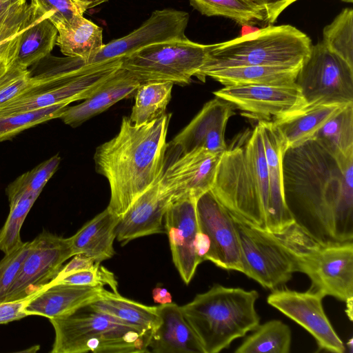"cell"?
I'll return each instance as SVG.
<instances>
[{
	"label": "cell",
	"mask_w": 353,
	"mask_h": 353,
	"mask_svg": "<svg viewBox=\"0 0 353 353\" xmlns=\"http://www.w3.org/2000/svg\"><path fill=\"white\" fill-rule=\"evenodd\" d=\"M122 58L86 65L78 57L48 55L32 65L35 83L0 108V117L83 100L90 97L121 66Z\"/></svg>",
	"instance_id": "obj_4"
},
{
	"label": "cell",
	"mask_w": 353,
	"mask_h": 353,
	"mask_svg": "<svg viewBox=\"0 0 353 353\" xmlns=\"http://www.w3.org/2000/svg\"><path fill=\"white\" fill-rule=\"evenodd\" d=\"M72 257L66 265H63L57 275L52 281L59 280L66 275L79 271L93 268L101 263L83 254H77Z\"/></svg>",
	"instance_id": "obj_45"
},
{
	"label": "cell",
	"mask_w": 353,
	"mask_h": 353,
	"mask_svg": "<svg viewBox=\"0 0 353 353\" xmlns=\"http://www.w3.org/2000/svg\"><path fill=\"white\" fill-rule=\"evenodd\" d=\"M295 83L307 106L353 103V67L321 41L312 45L299 68Z\"/></svg>",
	"instance_id": "obj_10"
},
{
	"label": "cell",
	"mask_w": 353,
	"mask_h": 353,
	"mask_svg": "<svg viewBox=\"0 0 353 353\" xmlns=\"http://www.w3.org/2000/svg\"><path fill=\"white\" fill-rule=\"evenodd\" d=\"M312 42L291 25H267L231 40L210 44L205 61L196 77L205 72L243 65L301 67Z\"/></svg>",
	"instance_id": "obj_6"
},
{
	"label": "cell",
	"mask_w": 353,
	"mask_h": 353,
	"mask_svg": "<svg viewBox=\"0 0 353 353\" xmlns=\"http://www.w3.org/2000/svg\"><path fill=\"white\" fill-rule=\"evenodd\" d=\"M60 161V157L56 154L20 175L6 189L8 200L23 192L40 194L47 182L57 171Z\"/></svg>",
	"instance_id": "obj_40"
},
{
	"label": "cell",
	"mask_w": 353,
	"mask_h": 353,
	"mask_svg": "<svg viewBox=\"0 0 353 353\" xmlns=\"http://www.w3.org/2000/svg\"><path fill=\"white\" fill-rule=\"evenodd\" d=\"M283 185L294 223L323 243L353 241V154H336L312 139L288 148Z\"/></svg>",
	"instance_id": "obj_1"
},
{
	"label": "cell",
	"mask_w": 353,
	"mask_h": 353,
	"mask_svg": "<svg viewBox=\"0 0 353 353\" xmlns=\"http://www.w3.org/2000/svg\"><path fill=\"white\" fill-rule=\"evenodd\" d=\"M234 109L231 103L215 97L171 141V146L179 150L180 154L199 148L223 153L227 148L225 128Z\"/></svg>",
	"instance_id": "obj_18"
},
{
	"label": "cell",
	"mask_w": 353,
	"mask_h": 353,
	"mask_svg": "<svg viewBox=\"0 0 353 353\" xmlns=\"http://www.w3.org/2000/svg\"><path fill=\"white\" fill-rule=\"evenodd\" d=\"M314 139L336 154H353V103L327 121Z\"/></svg>",
	"instance_id": "obj_34"
},
{
	"label": "cell",
	"mask_w": 353,
	"mask_h": 353,
	"mask_svg": "<svg viewBox=\"0 0 353 353\" xmlns=\"http://www.w3.org/2000/svg\"><path fill=\"white\" fill-rule=\"evenodd\" d=\"M35 83L29 69L0 59V108Z\"/></svg>",
	"instance_id": "obj_41"
},
{
	"label": "cell",
	"mask_w": 353,
	"mask_h": 353,
	"mask_svg": "<svg viewBox=\"0 0 353 353\" xmlns=\"http://www.w3.org/2000/svg\"><path fill=\"white\" fill-rule=\"evenodd\" d=\"M40 194L23 192L10 200L8 216L0 230V251L8 254L21 245V229L30 209Z\"/></svg>",
	"instance_id": "obj_35"
},
{
	"label": "cell",
	"mask_w": 353,
	"mask_h": 353,
	"mask_svg": "<svg viewBox=\"0 0 353 353\" xmlns=\"http://www.w3.org/2000/svg\"><path fill=\"white\" fill-rule=\"evenodd\" d=\"M345 303H346V309H347L346 310V313H347V315L350 318V320L352 321V308H353L352 303H353V299L347 300V301H345Z\"/></svg>",
	"instance_id": "obj_48"
},
{
	"label": "cell",
	"mask_w": 353,
	"mask_h": 353,
	"mask_svg": "<svg viewBox=\"0 0 353 353\" xmlns=\"http://www.w3.org/2000/svg\"><path fill=\"white\" fill-rule=\"evenodd\" d=\"M49 321L54 331L51 353L150 352L151 332L99 312L89 304Z\"/></svg>",
	"instance_id": "obj_8"
},
{
	"label": "cell",
	"mask_w": 353,
	"mask_h": 353,
	"mask_svg": "<svg viewBox=\"0 0 353 353\" xmlns=\"http://www.w3.org/2000/svg\"><path fill=\"white\" fill-rule=\"evenodd\" d=\"M104 290L103 286L61 283L47 285L31 299L25 312L28 316H42L48 319L67 316L97 299Z\"/></svg>",
	"instance_id": "obj_24"
},
{
	"label": "cell",
	"mask_w": 353,
	"mask_h": 353,
	"mask_svg": "<svg viewBox=\"0 0 353 353\" xmlns=\"http://www.w3.org/2000/svg\"><path fill=\"white\" fill-rule=\"evenodd\" d=\"M73 256L70 237L41 232L31 241L30 252L4 301L37 294L54 279L63 264Z\"/></svg>",
	"instance_id": "obj_12"
},
{
	"label": "cell",
	"mask_w": 353,
	"mask_h": 353,
	"mask_svg": "<svg viewBox=\"0 0 353 353\" xmlns=\"http://www.w3.org/2000/svg\"><path fill=\"white\" fill-rule=\"evenodd\" d=\"M196 199L191 196L172 197L164 217L172 261L183 281L189 284L198 265L194 243L199 231Z\"/></svg>",
	"instance_id": "obj_17"
},
{
	"label": "cell",
	"mask_w": 353,
	"mask_h": 353,
	"mask_svg": "<svg viewBox=\"0 0 353 353\" xmlns=\"http://www.w3.org/2000/svg\"><path fill=\"white\" fill-rule=\"evenodd\" d=\"M272 234L291 256L296 272L310 278V290L344 302L353 299V241L323 243L295 223Z\"/></svg>",
	"instance_id": "obj_7"
},
{
	"label": "cell",
	"mask_w": 353,
	"mask_h": 353,
	"mask_svg": "<svg viewBox=\"0 0 353 353\" xmlns=\"http://www.w3.org/2000/svg\"><path fill=\"white\" fill-rule=\"evenodd\" d=\"M94 310L145 332H152L159 321L157 306H148L104 290L89 303Z\"/></svg>",
	"instance_id": "obj_30"
},
{
	"label": "cell",
	"mask_w": 353,
	"mask_h": 353,
	"mask_svg": "<svg viewBox=\"0 0 353 353\" xmlns=\"http://www.w3.org/2000/svg\"><path fill=\"white\" fill-rule=\"evenodd\" d=\"M152 298L155 303L165 305L172 302L170 293L165 288L157 287L152 290Z\"/></svg>",
	"instance_id": "obj_47"
},
{
	"label": "cell",
	"mask_w": 353,
	"mask_h": 353,
	"mask_svg": "<svg viewBox=\"0 0 353 353\" xmlns=\"http://www.w3.org/2000/svg\"><path fill=\"white\" fill-rule=\"evenodd\" d=\"M58 30L48 14L30 3L15 38V47L7 63L28 69L48 55L56 45Z\"/></svg>",
	"instance_id": "obj_22"
},
{
	"label": "cell",
	"mask_w": 353,
	"mask_h": 353,
	"mask_svg": "<svg viewBox=\"0 0 353 353\" xmlns=\"http://www.w3.org/2000/svg\"><path fill=\"white\" fill-rule=\"evenodd\" d=\"M141 82L129 71L120 68L84 101L68 107L59 117L65 124L76 127L130 96Z\"/></svg>",
	"instance_id": "obj_25"
},
{
	"label": "cell",
	"mask_w": 353,
	"mask_h": 353,
	"mask_svg": "<svg viewBox=\"0 0 353 353\" xmlns=\"http://www.w3.org/2000/svg\"><path fill=\"white\" fill-rule=\"evenodd\" d=\"M210 190L233 217L268 231L270 183L258 124L237 134L227 145Z\"/></svg>",
	"instance_id": "obj_3"
},
{
	"label": "cell",
	"mask_w": 353,
	"mask_h": 353,
	"mask_svg": "<svg viewBox=\"0 0 353 353\" xmlns=\"http://www.w3.org/2000/svg\"><path fill=\"white\" fill-rule=\"evenodd\" d=\"M321 42L353 67V10L343 8L323 30Z\"/></svg>",
	"instance_id": "obj_36"
},
{
	"label": "cell",
	"mask_w": 353,
	"mask_h": 353,
	"mask_svg": "<svg viewBox=\"0 0 353 353\" xmlns=\"http://www.w3.org/2000/svg\"><path fill=\"white\" fill-rule=\"evenodd\" d=\"M300 67L243 65L214 70L203 74L224 86L239 85H289L295 83Z\"/></svg>",
	"instance_id": "obj_27"
},
{
	"label": "cell",
	"mask_w": 353,
	"mask_h": 353,
	"mask_svg": "<svg viewBox=\"0 0 353 353\" xmlns=\"http://www.w3.org/2000/svg\"><path fill=\"white\" fill-rule=\"evenodd\" d=\"M325 296L310 290L298 292L276 288L267 302L307 330L315 339L319 350L343 353L345 347L327 318L322 301Z\"/></svg>",
	"instance_id": "obj_14"
},
{
	"label": "cell",
	"mask_w": 353,
	"mask_h": 353,
	"mask_svg": "<svg viewBox=\"0 0 353 353\" xmlns=\"http://www.w3.org/2000/svg\"><path fill=\"white\" fill-rule=\"evenodd\" d=\"M171 115L139 125L124 117L118 134L96 148V171L109 183L107 208L114 214L123 215L163 174Z\"/></svg>",
	"instance_id": "obj_2"
},
{
	"label": "cell",
	"mask_w": 353,
	"mask_h": 353,
	"mask_svg": "<svg viewBox=\"0 0 353 353\" xmlns=\"http://www.w3.org/2000/svg\"><path fill=\"white\" fill-rule=\"evenodd\" d=\"M108 0H30L37 10L48 14L57 29L72 23L77 17Z\"/></svg>",
	"instance_id": "obj_39"
},
{
	"label": "cell",
	"mask_w": 353,
	"mask_h": 353,
	"mask_svg": "<svg viewBox=\"0 0 353 353\" xmlns=\"http://www.w3.org/2000/svg\"><path fill=\"white\" fill-rule=\"evenodd\" d=\"M36 295L17 300L1 302L0 325L18 321L28 316L25 308L31 299Z\"/></svg>",
	"instance_id": "obj_44"
},
{
	"label": "cell",
	"mask_w": 353,
	"mask_h": 353,
	"mask_svg": "<svg viewBox=\"0 0 353 353\" xmlns=\"http://www.w3.org/2000/svg\"><path fill=\"white\" fill-rule=\"evenodd\" d=\"M119 220L106 208L88 221L70 237L74 255L83 254L98 263L112 258Z\"/></svg>",
	"instance_id": "obj_26"
},
{
	"label": "cell",
	"mask_w": 353,
	"mask_h": 353,
	"mask_svg": "<svg viewBox=\"0 0 353 353\" xmlns=\"http://www.w3.org/2000/svg\"><path fill=\"white\" fill-rule=\"evenodd\" d=\"M30 248L31 241L23 242L0 261V303L4 301Z\"/></svg>",
	"instance_id": "obj_43"
},
{
	"label": "cell",
	"mask_w": 353,
	"mask_h": 353,
	"mask_svg": "<svg viewBox=\"0 0 353 353\" xmlns=\"http://www.w3.org/2000/svg\"><path fill=\"white\" fill-rule=\"evenodd\" d=\"M29 6L27 0H0V59L9 61Z\"/></svg>",
	"instance_id": "obj_38"
},
{
	"label": "cell",
	"mask_w": 353,
	"mask_h": 353,
	"mask_svg": "<svg viewBox=\"0 0 353 353\" xmlns=\"http://www.w3.org/2000/svg\"><path fill=\"white\" fill-rule=\"evenodd\" d=\"M157 310L159 321L150 334L148 344L150 352L203 353L181 306L172 302L157 306Z\"/></svg>",
	"instance_id": "obj_23"
},
{
	"label": "cell",
	"mask_w": 353,
	"mask_h": 353,
	"mask_svg": "<svg viewBox=\"0 0 353 353\" xmlns=\"http://www.w3.org/2000/svg\"><path fill=\"white\" fill-rule=\"evenodd\" d=\"M210 48V44L188 38L158 43L122 58L121 68L141 83L159 81L188 84L204 64Z\"/></svg>",
	"instance_id": "obj_9"
},
{
	"label": "cell",
	"mask_w": 353,
	"mask_h": 353,
	"mask_svg": "<svg viewBox=\"0 0 353 353\" xmlns=\"http://www.w3.org/2000/svg\"><path fill=\"white\" fill-rule=\"evenodd\" d=\"M348 104L319 103L306 106L294 114L274 123L284 136L288 148H293L314 139L318 130Z\"/></svg>",
	"instance_id": "obj_28"
},
{
	"label": "cell",
	"mask_w": 353,
	"mask_h": 353,
	"mask_svg": "<svg viewBox=\"0 0 353 353\" xmlns=\"http://www.w3.org/2000/svg\"><path fill=\"white\" fill-rule=\"evenodd\" d=\"M59 283L87 286L108 285L113 292L119 293L118 283L114 274L101 265V263L93 268L66 275L57 281H51L48 285Z\"/></svg>",
	"instance_id": "obj_42"
},
{
	"label": "cell",
	"mask_w": 353,
	"mask_h": 353,
	"mask_svg": "<svg viewBox=\"0 0 353 353\" xmlns=\"http://www.w3.org/2000/svg\"><path fill=\"white\" fill-rule=\"evenodd\" d=\"M268 172L270 212L268 231L279 233L294 223L286 205L283 185V159L288 149L286 140L272 121H259Z\"/></svg>",
	"instance_id": "obj_21"
},
{
	"label": "cell",
	"mask_w": 353,
	"mask_h": 353,
	"mask_svg": "<svg viewBox=\"0 0 353 353\" xmlns=\"http://www.w3.org/2000/svg\"><path fill=\"white\" fill-rule=\"evenodd\" d=\"M188 12L172 8L154 11L143 24L128 34L112 40L85 63L94 65L123 58L145 47L158 43L186 39Z\"/></svg>",
	"instance_id": "obj_16"
},
{
	"label": "cell",
	"mask_w": 353,
	"mask_h": 353,
	"mask_svg": "<svg viewBox=\"0 0 353 353\" xmlns=\"http://www.w3.org/2000/svg\"><path fill=\"white\" fill-rule=\"evenodd\" d=\"M199 230L210 241L205 261L228 270L243 272L241 252L235 222L210 190L196 201Z\"/></svg>",
	"instance_id": "obj_15"
},
{
	"label": "cell",
	"mask_w": 353,
	"mask_h": 353,
	"mask_svg": "<svg viewBox=\"0 0 353 353\" xmlns=\"http://www.w3.org/2000/svg\"><path fill=\"white\" fill-rule=\"evenodd\" d=\"M162 175L119 217L116 239L122 245L139 237L165 233V214L173 196L163 185Z\"/></svg>",
	"instance_id": "obj_19"
},
{
	"label": "cell",
	"mask_w": 353,
	"mask_h": 353,
	"mask_svg": "<svg viewBox=\"0 0 353 353\" xmlns=\"http://www.w3.org/2000/svg\"><path fill=\"white\" fill-rule=\"evenodd\" d=\"M233 218L241 247L242 273L263 288L272 290L288 282L296 268L274 235Z\"/></svg>",
	"instance_id": "obj_11"
},
{
	"label": "cell",
	"mask_w": 353,
	"mask_h": 353,
	"mask_svg": "<svg viewBox=\"0 0 353 353\" xmlns=\"http://www.w3.org/2000/svg\"><path fill=\"white\" fill-rule=\"evenodd\" d=\"M341 1L343 2H345V3H352L353 2V0H341Z\"/></svg>",
	"instance_id": "obj_49"
},
{
	"label": "cell",
	"mask_w": 353,
	"mask_h": 353,
	"mask_svg": "<svg viewBox=\"0 0 353 353\" xmlns=\"http://www.w3.org/2000/svg\"><path fill=\"white\" fill-rule=\"evenodd\" d=\"M213 94L244 112V115L258 121H280L307 106L301 90L295 83L289 85H228Z\"/></svg>",
	"instance_id": "obj_13"
},
{
	"label": "cell",
	"mask_w": 353,
	"mask_h": 353,
	"mask_svg": "<svg viewBox=\"0 0 353 353\" xmlns=\"http://www.w3.org/2000/svg\"><path fill=\"white\" fill-rule=\"evenodd\" d=\"M263 9L265 13L266 25H272L279 15L297 0H252Z\"/></svg>",
	"instance_id": "obj_46"
},
{
	"label": "cell",
	"mask_w": 353,
	"mask_h": 353,
	"mask_svg": "<svg viewBox=\"0 0 353 353\" xmlns=\"http://www.w3.org/2000/svg\"><path fill=\"white\" fill-rule=\"evenodd\" d=\"M56 44L65 57H78L85 64L103 46V29L83 16L57 28Z\"/></svg>",
	"instance_id": "obj_29"
},
{
	"label": "cell",
	"mask_w": 353,
	"mask_h": 353,
	"mask_svg": "<svg viewBox=\"0 0 353 353\" xmlns=\"http://www.w3.org/2000/svg\"><path fill=\"white\" fill-rule=\"evenodd\" d=\"M222 154L199 148L180 154L165 168L162 182L173 197L197 199L211 189Z\"/></svg>",
	"instance_id": "obj_20"
},
{
	"label": "cell",
	"mask_w": 353,
	"mask_h": 353,
	"mask_svg": "<svg viewBox=\"0 0 353 353\" xmlns=\"http://www.w3.org/2000/svg\"><path fill=\"white\" fill-rule=\"evenodd\" d=\"M235 350L236 353H288L292 343L290 327L279 320L259 326Z\"/></svg>",
	"instance_id": "obj_33"
},
{
	"label": "cell",
	"mask_w": 353,
	"mask_h": 353,
	"mask_svg": "<svg viewBox=\"0 0 353 353\" xmlns=\"http://www.w3.org/2000/svg\"><path fill=\"white\" fill-rule=\"evenodd\" d=\"M68 104L19 112L0 117V142L11 139L21 132L43 122L59 118Z\"/></svg>",
	"instance_id": "obj_37"
},
{
	"label": "cell",
	"mask_w": 353,
	"mask_h": 353,
	"mask_svg": "<svg viewBox=\"0 0 353 353\" xmlns=\"http://www.w3.org/2000/svg\"><path fill=\"white\" fill-rule=\"evenodd\" d=\"M173 85L159 81L141 83L135 90V101L129 117L131 123L139 125L165 114Z\"/></svg>",
	"instance_id": "obj_31"
},
{
	"label": "cell",
	"mask_w": 353,
	"mask_h": 353,
	"mask_svg": "<svg viewBox=\"0 0 353 353\" xmlns=\"http://www.w3.org/2000/svg\"><path fill=\"white\" fill-rule=\"evenodd\" d=\"M189 1L194 8L208 17H223L241 26H267L265 11L252 0H189Z\"/></svg>",
	"instance_id": "obj_32"
},
{
	"label": "cell",
	"mask_w": 353,
	"mask_h": 353,
	"mask_svg": "<svg viewBox=\"0 0 353 353\" xmlns=\"http://www.w3.org/2000/svg\"><path fill=\"white\" fill-rule=\"evenodd\" d=\"M259 296L254 290L214 284L181 306L203 353H218L259 326Z\"/></svg>",
	"instance_id": "obj_5"
}]
</instances>
